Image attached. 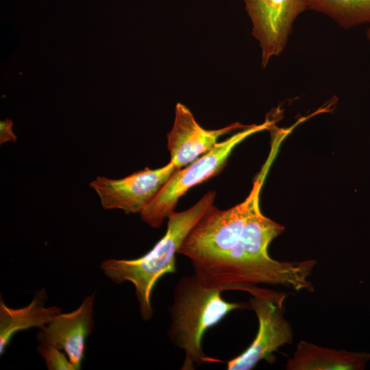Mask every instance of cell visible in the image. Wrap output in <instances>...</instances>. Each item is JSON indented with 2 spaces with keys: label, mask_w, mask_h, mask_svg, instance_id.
Here are the masks:
<instances>
[{
  "label": "cell",
  "mask_w": 370,
  "mask_h": 370,
  "mask_svg": "<svg viewBox=\"0 0 370 370\" xmlns=\"http://www.w3.org/2000/svg\"><path fill=\"white\" fill-rule=\"evenodd\" d=\"M215 195L210 190L188 209L173 212L168 217L165 234L143 256L102 262L101 269L112 282H130L134 285L143 320L153 317L151 295L156 284L164 275L175 272L176 254L189 232L213 207Z\"/></svg>",
  "instance_id": "6da1fadb"
},
{
  "label": "cell",
  "mask_w": 370,
  "mask_h": 370,
  "mask_svg": "<svg viewBox=\"0 0 370 370\" xmlns=\"http://www.w3.org/2000/svg\"><path fill=\"white\" fill-rule=\"evenodd\" d=\"M219 289L203 285L195 275L182 277L173 293L169 308L171 342L184 352L182 370H193L199 365L222 360L206 355L202 349L205 332L217 325L234 310L244 309L247 304L224 300Z\"/></svg>",
  "instance_id": "7a4b0ae2"
},
{
  "label": "cell",
  "mask_w": 370,
  "mask_h": 370,
  "mask_svg": "<svg viewBox=\"0 0 370 370\" xmlns=\"http://www.w3.org/2000/svg\"><path fill=\"white\" fill-rule=\"evenodd\" d=\"M316 261L280 262L252 258L237 248L208 262L193 264L194 275L204 286L221 291L238 290L249 294L258 284L282 285L296 291H313L308 280Z\"/></svg>",
  "instance_id": "3957f363"
},
{
  "label": "cell",
  "mask_w": 370,
  "mask_h": 370,
  "mask_svg": "<svg viewBox=\"0 0 370 370\" xmlns=\"http://www.w3.org/2000/svg\"><path fill=\"white\" fill-rule=\"evenodd\" d=\"M264 171L256 178L249 195L242 203L224 210L213 206L189 232L177 254L186 256L193 264L227 253L238 241L249 214L259 201Z\"/></svg>",
  "instance_id": "277c9868"
},
{
  "label": "cell",
  "mask_w": 370,
  "mask_h": 370,
  "mask_svg": "<svg viewBox=\"0 0 370 370\" xmlns=\"http://www.w3.org/2000/svg\"><path fill=\"white\" fill-rule=\"evenodd\" d=\"M273 124V121L267 119L260 125H248L226 140L217 143L210 151L188 166L175 171L155 198L140 213L142 220L152 227H159L174 212L178 199L184 194L222 169L235 146L250 135L269 129Z\"/></svg>",
  "instance_id": "5b68a950"
},
{
  "label": "cell",
  "mask_w": 370,
  "mask_h": 370,
  "mask_svg": "<svg viewBox=\"0 0 370 370\" xmlns=\"http://www.w3.org/2000/svg\"><path fill=\"white\" fill-rule=\"evenodd\" d=\"M250 295V308L258 320V332L247 349L227 362L229 370H249L262 360L273 363V352L293 342L292 328L283 312L284 294L259 287Z\"/></svg>",
  "instance_id": "8992f818"
},
{
  "label": "cell",
  "mask_w": 370,
  "mask_h": 370,
  "mask_svg": "<svg viewBox=\"0 0 370 370\" xmlns=\"http://www.w3.org/2000/svg\"><path fill=\"white\" fill-rule=\"evenodd\" d=\"M177 170L169 162L161 168H145L121 179L97 176L90 187L97 194L104 209L140 213Z\"/></svg>",
  "instance_id": "52a82bcc"
},
{
  "label": "cell",
  "mask_w": 370,
  "mask_h": 370,
  "mask_svg": "<svg viewBox=\"0 0 370 370\" xmlns=\"http://www.w3.org/2000/svg\"><path fill=\"white\" fill-rule=\"evenodd\" d=\"M261 48V64L284 51L297 16L307 10L305 0H243Z\"/></svg>",
  "instance_id": "ba28073f"
},
{
  "label": "cell",
  "mask_w": 370,
  "mask_h": 370,
  "mask_svg": "<svg viewBox=\"0 0 370 370\" xmlns=\"http://www.w3.org/2000/svg\"><path fill=\"white\" fill-rule=\"evenodd\" d=\"M247 126L235 123L219 130H206L196 121L186 106L177 103L173 125L167 134L170 162L177 170L180 169L210 151L222 135Z\"/></svg>",
  "instance_id": "9c48e42d"
},
{
  "label": "cell",
  "mask_w": 370,
  "mask_h": 370,
  "mask_svg": "<svg viewBox=\"0 0 370 370\" xmlns=\"http://www.w3.org/2000/svg\"><path fill=\"white\" fill-rule=\"evenodd\" d=\"M93 295L87 296L76 310L60 312L41 328L38 334L40 344L63 351L75 370L81 369L86 338L93 328Z\"/></svg>",
  "instance_id": "30bf717a"
},
{
  "label": "cell",
  "mask_w": 370,
  "mask_h": 370,
  "mask_svg": "<svg viewBox=\"0 0 370 370\" xmlns=\"http://www.w3.org/2000/svg\"><path fill=\"white\" fill-rule=\"evenodd\" d=\"M370 359L364 352L337 350L301 341L293 357L286 363L287 370H363Z\"/></svg>",
  "instance_id": "8fae6325"
},
{
  "label": "cell",
  "mask_w": 370,
  "mask_h": 370,
  "mask_svg": "<svg viewBox=\"0 0 370 370\" xmlns=\"http://www.w3.org/2000/svg\"><path fill=\"white\" fill-rule=\"evenodd\" d=\"M47 295L45 290L38 291L32 302L20 308L8 307L0 302V354H3L12 336L22 330L42 328L61 312L57 306L45 307Z\"/></svg>",
  "instance_id": "7c38bea8"
},
{
  "label": "cell",
  "mask_w": 370,
  "mask_h": 370,
  "mask_svg": "<svg viewBox=\"0 0 370 370\" xmlns=\"http://www.w3.org/2000/svg\"><path fill=\"white\" fill-rule=\"evenodd\" d=\"M284 230L282 225L262 214L258 201L249 214L241 237L235 245L252 258L269 259V245Z\"/></svg>",
  "instance_id": "4fadbf2b"
},
{
  "label": "cell",
  "mask_w": 370,
  "mask_h": 370,
  "mask_svg": "<svg viewBox=\"0 0 370 370\" xmlns=\"http://www.w3.org/2000/svg\"><path fill=\"white\" fill-rule=\"evenodd\" d=\"M307 10L323 14L347 29L370 23V0H305Z\"/></svg>",
  "instance_id": "5bb4252c"
},
{
  "label": "cell",
  "mask_w": 370,
  "mask_h": 370,
  "mask_svg": "<svg viewBox=\"0 0 370 370\" xmlns=\"http://www.w3.org/2000/svg\"><path fill=\"white\" fill-rule=\"evenodd\" d=\"M38 352L44 358L49 370H75L66 354L49 345L40 344Z\"/></svg>",
  "instance_id": "9a60e30c"
},
{
  "label": "cell",
  "mask_w": 370,
  "mask_h": 370,
  "mask_svg": "<svg viewBox=\"0 0 370 370\" xmlns=\"http://www.w3.org/2000/svg\"><path fill=\"white\" fill-rule=\"evenodd\" d=\"M13 122L12 120L5 119L0 122V143L6 142H15L16 137L12 131Z\"/></svg>",
  "instance_id": "2e32d148"
},
{
  "label": "cell",
  "mask_w": 370,
  "mask_h": 370,
  "mask_svg": "<svg viewBox=\"0 0 370 370\" xmlns=\"http://www.w3.org/2000/svg\"><path fill=\"white\" fill-rule=\"evenodd\" d=\"M367 38L370 40V27L367 31Z\"/></svg>",
  "instance_id": "e0dca14e"
}]
</instances>
